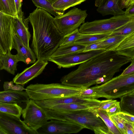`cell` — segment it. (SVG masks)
Returning a JSON list of instances; mask_svg holds the SVG:
<instances>
[{"mask_svg": "<svg viewBox=\"0 0 134 134\" xmlns=\"http://www.w3.org/2000/svg\"><path fill=\"white\" fill-rule=\"evenodd\" d=\"M130 64L123 71L121 75L124 76L134 74V58L131 59Z\"/></svg>", "mask_w": 134, "mask_h": 134, "instance_id": "obj_38", "label": "cell"}, {"mask_svg": "<svg viewBox=\"0 0 134 134\" xmlns=\"http://www.w3.org/2000/svg\"><path fill=\"white\" fill-rule=\"evenodd\" d=\"M30 99L26 91L9 90L0 92L1 103H26Z\"/></svg>", "mask_w": 134, "mask_h": 134, "instance_id": "obj_18", "label": "cell"}, {"mask_svg": "<svg viewBox=\"0 0 134 134\" xmlns=\"http://www.w3.org/2000/svg\"><path fill=\"white\" fill-rule=\"evenodd\" d=\"M120 99L121 111L134 115V95H126Z\"/></svg>", "mask_w": 134, "mask_h": 134, "instance_id": "obj_28", "label": "cell"}, {"mask_svg": "<svg viewBox=\"0 0 134 134\" xmlns=\"http://www.w3.org/2000/svg\"><path fill=\"white\" fill-rule=\"evenodd\" d=\"M83 90L62 83H37L29 85L25 91L30 99L40 100L79 95Z\"/></svg>", "mask_w": 134, "mask_h": 134, "instance_id": "obj_4", "label": "cell"}, {"mask_svg": "<svg viewBox=\"0 0 134 134\" xmlns=\"http://www.w3.org/2000/svg\"><path fill=\"white\" fill-rule=\"evenodd\" d=\"M117 114L126 121L134 123V115L122 111Z\"/></svg>", "mask_w": 134, "mask_h": 134, "instance_id": "obj_37", "label": "cell"}, {"mask_svg": "<svg viewBox=\"0 0 134 134\" xmlns=\"http://www.w3.org/2000/svg\"><path fill=\"white\" fill-rule=\"evenodd\" d=\"M29 20L23 17H13V22L16 35L24 44L28 47L31 35L29 30Z\"/></svg>", "mask_w": 134, "mask_h": 134, "instance_id": "obj_16", "label": "cell"}, {"mask_svg": "<svg viewBox=\"0 0 134 134\" xmlns=\"http://www.w3.org/2000/svg\"><path fill=\"white\" fill-rule=\"evenodd\" d=\"M110 34L81 33L80 37L75 43L86 46L102 41L108 37Z\"/></svg>", "mask_w": 134, "mask_h": 134, "instance_id": "obj_23", "label": "cell"}, {"mask_svg": "<svg viewBox=\"0 0 134 134\" xmlns=\"http://www.w3.org/2000/svg\"><path fill=\"white\" fill-rule=\"evenodd\" d=\"M87 15L86 10L75 7L66 13L54 18L58 30L64 36L79 29L81 24L85 23Z\"/></svg>", "mask_w": 134, "mask_h": 134, "instance_id": "obj_7", "label": "cell"}, {"mask_svg": "<svg viewBox=\"0 0 134 134\" xmlns=\"http://www.w3.org/2000/svg\"><path fill=\"white\" fill-rule=\"evenodd\" d=\"M131 60L115 51H106L80 64L77 69L63 76L60 81L63 85L83 89L102 84L112 79Z\"/></svg>", "mask_w": 134, "mask_h": 134, "instance_id": "obj_1", "label": "cell"}, {"mask_svg": "<svg viewBox=\"0 0 134 134\" xmlns=\"http://www.w3.org/2000/svg\"><path fill=\"white\" fill-rule=\"evenodd\" d=\"M106 51L104 50H92L63 56L50 57L48 60L55 63L59 68H69L80 64Z\"/></svg>", "mask_w": 134, "mask_h": 134, "instance_id": "obj_11", "label": "cell"}, {"mask_svg": "<svg viewBox=\"0 0 134 134\" xmlns=\"http://www.w3.org/2000/svg\"><path fill=\"white\" fill-rule=\"evenodd\" d=\"M96 93V98L107 99L120 98L134 91V74L113 78L100 85L92 87Z\"/></svg>", "mask_w": 134, "mask_h": 134, "instance_id": "obj_5", "label": "cell"}, {"mask_svg": "<svg viewBox=\"0 0 134 134\" xmlns=\"http://www.w3.org/2000/svg\"><path fill=\"white\" fill-rule=\"evenodd\" d=\"M115 51L119 55L134 58V32L124 38Z\"/></svg>", "mask_w": 134, "mask_h": 134, "instance_id": "obj_20", "label": "cell"}, {"mask_svg": "<svg viewBox=\"0 0 134 134\" xmlns=\"http://www.w3.org/2000/svg\"><path fill=\"white\" fill-rule=\"evenodd\" d=\"M133 126H134V123H133Z\"/></svg>", "mask_w": 134, "mask_h": 134, "instance_id": "obj_47", "label": "cell"}, {"mask_svg": "<svg viewBox=\"0 0 134 134\" xmlns=\"http://www.w3.org/2000/svg\"><path fill=\"white\" fill-rule=\"evenodd\" d=\"M14 83L13 81L4 82L3 85L4 91L13 90L15 86Z\"/></svg>", "mask_w": 134, "mask_h": 134, "instance_id": "obj_42", "label": "cell"}, {"mask_svg": "<svg viewBox=\"0 0 134 134\" xmlns=\"http://www.w3.org/2000/svg\"><path fill=\"white\" fill-rule=\"evenodd\" d=\"M20 61L16 54L14 55L9 52L0 55V69L14 75L17 70L18 63Z\"/></svg>", "mask_w": 134, "mask_h": 134, "instance_id": "obj_19", "label": "cell"}, {"mask_svg": "<svg viewBox=\"0 0 134 134\" xmlns=\"http://www.w3.org/2000/svg\"><path fill=\"white\" fill-rule=\"evenodd\" d=\"M95 109L96 108L88 105L73 103L56 105L49 109L60 111H68Z\"/></svg>", "mask_w": 134, "mask_h": 134, "instance_id": "obj_24", "label": "cell"}, {"mask_svg": "<svg viewBox=\"0 0 134 134\" xmlns=\"http://www.w3.org/2000/svg\"><path fill=\"white\" fill-rule=\"evenodd\" d=\"M86 46L76 43L60 46L50 57H57L83 52Z\"/></svg>", "mask_w": 134, "mask_h": 134, "instance_id": "obj_21", "label": "cell"}, {"mask_svg": "<svg viewBox=\"0 0 134 134\" xmlns=\"http://www.w3.org/2000/svg\"><path fill=\"white\" fill-rule=\"evenodd\" d=\"M106 111L109 117L121 112L120 102L117 101Z\"/></svg>", "mask_w": 134, "mask_h": 134, "instance_id": "obj_34", "label": "cell"}, {"mask_svg": "<svg viewBox=\"0 0 134 134\" xmlns=\"http://www.w3.org/2000/svg\"><path fill=\"white\" fill-rule=\"evenodd\" d=\"M117 101L116 100L113 99H107L101 100L100 106L98 108L106 111Z\"/></svg>", "mask_w": 134, "mask_h": 134, "instance_id": "obj_35", "label": "cell"}, {"mask_svg": "<svg viewBox=\"0 0 134 134\" xmlns=\"http://www.w3.org/2000/svg\"><path fill=\"white\" fill-rule=\"evenodd\" d=\"M14 1L18 16L23 17V13L21 10L23 0H14Z\"/></svg>", "mask_w": 134, "mask_h": 134, "instance_id": "obj_39", "label": "cell"}, {"mask_svg": "<svg viewBox=\"0 0 134 134\" xmlns=\"http://www.w3.org/2000/svg\"><path fill=\"white\" fill-rule=\"evenodd\" d=\"M134 32V17L125 24L113 31L109 36L119 35L127 36Z\"/></svg>", "mask_w": 134, "mask_h": 134, "instance_id": "obj_30", "label": "cell"}, {"mask_svg": "<svg viewBox=\"0 0 134 134\" xmlns=\"http://www.w3.org/2000/svg\"><path fill=\"white\" fill-rule=\"evenodd\" d=\"M125 14L114 16L109 19L87 22L82 24L79 29L82 34H110L132 19Z\"/></svg>", "mask_w": 134, "mask_h": 134, "instance_id": "obj_6", "label": "cell"}, {"mask_svg": "<svg viewBox=\"0 0 134 134\" xmlns=\"http://www.w3.org/2000/svg\"><path fill=\"white\" fill-rule=\"evenodd\" d=\"M35 101L40 107L49 109L56 105L73 103L87 104L97 108L100 106L101 100L96 99L84 98L79 95L68 97Z\"/></svg>", "mask_w": 134, "mask_h": 134, "instance_id": "obj_13", "label": "cell"}, {"mask_svg": "<svg viewBox=\"0 0 134 134\" xmlns=\"http://www.w3.org/2000/svg\"><path fill=\"white\" fill-rule=\"evenodd\" d=\"M86 0H58L52 4L55 8L65 11L67 9L79 4Z\"/></svg>", "mask_w": 134, "mask_h": 134, "instance_id": "obj_31", "label": "cell"}, {"mask_svg": "<svg viewBox=\"0 0 134 134\" xmlns=\"http://www.w3.org/2000/svg\"><path fill=\"white\" fill-rule=\"evenodd\" d=\"M132 94V95H134V91L132 92V93H131V94Z\"/></svg>", "mask_w": 134, "mask_h": 134, "instance_id": "obj_46", "label": "cell"}, {"mask_svg": "<svg viewBox=\"0 0 134 134\" xmlns=\"http://www.w3.org/2000/svg\"><path fill=\"white\" fill-rule=\"evenodd\" d=\"M49 1L52 3V4L54 2H55V1H57L58 0H49Z\"/></svg>", "mask_w": 134, "mask_h": 134, "instance_id": "obj_45", "label": "cell"}, {"mask_svg": "<svg viewBox=\"0 0 134 134\" xmlns=\"http://www.w3.org/2000/svg\"><path fill=\"white\" fill-rule=\"evenodd\" d=\"M0 134H38L17 116L0 112Z\"/></svg>", "mask_w": 134, "mask_h": 134, "instance_id": "obj_9", "label": "cell"}, {"mask_svg": "<svg viewBox=\"0 0 134 134\" xmlns=\"http://www.w3.org/2000/svg\"><path fill=\"white\" fill-rule=\"evenodd\" d=\"M26 104L22 114L24 121L31 128L37 131L47 122V117L44 108L35 100L30 99Z\"/></svg>", "mask_w": 134, "mask_h": 134, "instance_id": "obj_10", "label": "cell"}, {"mask_svg": "<svg viewBox=\"0 0 134 134\" xmlns=\"http://www.w3.org/2000/svg\"><path fill=\"white\" fill-rule=\"evenodd\" d=\"M47 60L37 59L31 66L18 73L13 78L14 83L24 85L41 74L48 64Z\"/></svg>", "mask_w": 134, "mask_h": 134, "instance_id": "obj_14", "label": "cell"}, {"mask_svg": "<svg viewBox=\"0 0 134 134\" xmlns=\"http://www.w3.org/2000/svg\"><path fill=\"white\" fill-rule=\"evenodd\" d=\"M23 110L22 108L16 103H0V112L20 118Z\"/></svg>", "mask_w": 134, "mask_h": 134, "instance_id": "obj_26", "label": "cell"}, {"mask_svg": "<svg viewBox=\"0 0 134 134\" xmlns=\"http://www.w3.org/2000/svg\"><path fill=\"white\" fill-rule=\"evenodd\" d=\"M81 33L78 29L71 33L64 36L60 46L75 43L80 37Z\"/></svg>", "mask_w": 134, "mask_h": 134, "instance_id": "obj_32", "label": "cell"}, {"mask_svg": "<svg viewBox=\"0 0 134 134\" xmlns=\"http://www.w3.org/2000/svg\"><path fill=\"white\" fill-rule=\"evenodd\" d=\"M37 131L38 134H64L77 133L85 127L74 123L52 119Z\"/></svg>", "mask_w": 134, "mask_h": 134, "instance_id": "obj_12", "label": "cell"}, {"mask_svg": "<svg viewBox=\"0 0 134 134\" xmlns=\"http://www.w3.org/2000/svg\"><path fill=\"white\" fill-rule=\"evenodd\" d=\"M127 36L119 35L108 36L100 41V44L102 49L115 51L121 43Z\"/></svg>", "mask_w": 134, "mask_h": 134, "instance_id": "obj_22", "label": "cell"}, {"mask_svg": "<svg viewBox=\"0 0 134 134\" xmlns=\"http://www.w3.org/2000/svg\"><path fill=\"white\" fill-rule=\"evenodd\" d=\"M14 40L13 49L17 51L16 55L20 61L27 65L35 62L36 58L33 50L30 47H28L25 45L16 34L14 36Z\"/></svg>", "mask_w": 134, "mask_h": 134, "instance_id": "obj_17", "label": "cell"}, {"mask_svg": "<svg viewBox=\"0 0 134 134\" xmlns=\"http://www.w3.org/2000/svg\"><path fill=\"white\" fill-rule=\"evenodd\" d=\"M120 0H96L95 5L97 11L103 16L124 14L125 11L120 6Z\"/></svg>", "mask_w": 134, "mask_h": 134, "instance_id": "obj_15", "label": "cell"}, {"mask_svg": "<svg viewBox=\"0 0 134 134\" xmlns=\"http://www.w3.org/2000/svg\"><path fill=\"white\" fill-rule=\"evenodd\" d=\"M126 0H120V6L121 8V7L124 4Z\"/></svg>", "mask_w": 134, "mask_h": 134, "instance_id": "obj_44", "label": "cell"}, {"mask_svg": "<svg viewBox=\"0 0 134 134\" xmlns=\"http://www.w3.org/2000/svg\"><path fill=\"white\" fill-rule=\"evenodd\" d=\"M28 18L33 29L31 46L37 59L47 60L60 46L64 36L58 30L54 18L37 7Z\"/></svg>", "mask_w": 134, "mask_h": 134, "instance_id": "obj_2", "label": "cell"}, {"mask_svg": "<svg viewBox=\"0 0 134 134\" xmlns=\"http://www.w3.org/2000/svg\"><path fill=\"white\" fill-rule=\"evenodd\" d=\"M13 16L0 12V55L11 52L15 34Z\"/></svg>", "mask_w": 134, "mask_h": 134, "instance_id": "obj_8", "label": "cell"}, {"mask_svg": "<svg viewBox=\"0 0 134 134\" xmlns=\"http://www.w3.org/2000/svg\"><path fill=\"white\" fill-rule=\"evenodd\" d=\"M133 123L126 121L125 127L127 134H134Z\"/></svg>", "mask_w": 134, "mask_h": 134, "instance_id": "obj_41", "label": "cell"}, {"mask_svg": "<svg viewBox=\"0 0 134 134\" xmlns=\"http://www.w3.org/2000/svg\"><path fill=\"white\" fill-rule=\"evenodd\" d=\"M134 3V0H126L124 4L121 8L122 9L124 8H127L130 5Z\"/></svg>", "mask_w": 134, "mask_h": 134, "instance_id": "obj_43", "label": "cell"}, {"mask_svg": "<svg viewBox=\"0 0 134 134\" xmlns=\"http://www.w3.org/2000/svg\"><path fill=\"white\" fill-rule=\"evenodd\" d=\"M37 8L43 9L54 15L56 16L64 14L65 11L56 9L49 0H31Z\"/></svg>", "mask_w": 134, "mask_h": 134, "instance_id": "obj_25", "label": "cell"}, {"mask_svg": "<svg viewBox=\"0 0 134 134\" xmlns=\"http://www.w3.org/2000/svg\"><path fill=\"white\" fill-rule=\"evenodd\" d=\"M95 112L102 119L108 127L110 134H121L111 120L106 111L98 108L94 109Z\"/></svg>", "mask_w": 134, "mask_h": 134, "instance_id": "obj_27", "label": "cell"}, {"mask_svg": "<svg viewBox=\"0 0 134 134\" xmlns=\"http://www.w3.org/2000/svg\"><path fill=\"white\" fill-rule=\"evenodd\" d=\"M0 12L18 17L14 0H0Z\"/></svg>", "mask_w": 134, "mask_h": 134, "instance_id": "obj_29", "label": "cell"}, {"mask_svg": "<svg viewBox=\"0 0 134 134\" xmlns=\"http://www.w3.org/2000/svg\"><path fill=\"white\" fill-rule=\"evenodd\" d=\"M100 41L86 46L83 52L92 50H102L100 44Z\"/></svg>", "mask_w": 134, "mask_h": 134, "instance_id": "obj_36", "label": "cell"}, {"mask_svg": "<svg viewBox=\"0 0 134 134\" xmlns=\"http://www.w3.org/2000/svg\"><path fill=\"white\" fill-rule=\"evenodd\" d=\"M115 126L120 131L121 134H127L125 127L126 121L118 114L109 117Z\"/></svg>", "mask_w": 134, "mask_h": 134, "instance_id": "obj_33", "label": "cell"}, {"mask_svg": "<svg viewBox=\"0 0 134 134\" xmlns=\"http://www.w3.org/2000/svg\"><path fill=\"white\" fill-rule=\"evenodd\" d=\"M44 109L48 120L54 119L74 123L93 131L96 134H110L104 122L94 109L68 111Z\"/></svg>", "mask_w": 134, "mask_h": 134, "instance_id": "obj_3", "label": "cell"}, {"mask_svg": "<svg viewBox=\"0 0 134 134\" xmlns=\"http://www.w3.org/2000/svg\"><path fill=\"white\" fill-rule=\"evenodd\" d=\"M124 14L127 17H134V3L126 8Z\"/></svg>", "mask_w": 134, "mask_h": 134, "instance_id": "obj_40", "label": "cell"}]
</instances>
